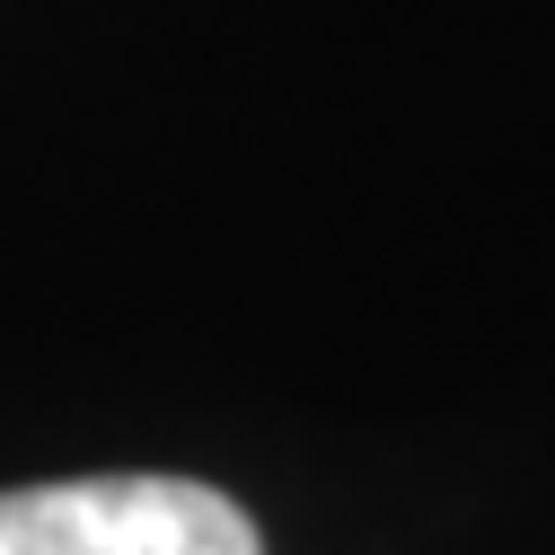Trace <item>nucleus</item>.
I'll list each match as a JSON object with an SVG mask.
<instances>
[{
  "instance_id": "nucleus-1",
  "label": "nucleus",
  "mask_w": 555,
  "mask_h": 555,
  "mask_svg": "<svg viewBox=\"0 0 555 555\" xmlns=\"http://www.w3.org/2000/svg\"><path fill=\"white\" fill-rule=\"evenodd\" d=\"M0 555H264V538L194 476H62L0 494Z\"/></svg>"
}]
</instances>
